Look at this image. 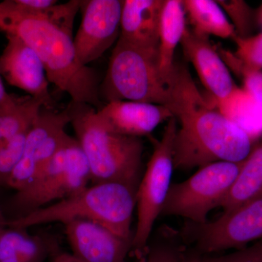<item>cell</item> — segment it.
<instances>
[{
	"mask_svg": "<svg viewBox=\"0 0 262 262\" xmlns=\"http://www.w3.org/2000/svg\"><path fill=\"white\" fill-rule=\"evenodd\" d=\"M258 20L262 25V5L261 8H259V10H258Z\"/></svg>",
	"mask_w": 262,
	"mask_h": 262,
	"instance_id": "32",
	"label": "cell"
},
{
	"mask_svg": "<svg viewBox=\"0 0 262 262\" xmlns=\"http://www.w3.org/2000/svg\"><path fill=\"white\" fill-rule=\"evenodd\" d=\"M70 121L67 108L62 111L44 106L41 108L27 134L23 154L10 177L8 187L18 192L32 184L61 146Z\"/></svg>",
	"mask_w": 262,
	"mask_h": 262,
	"instance_id": "10",
	"label": "cell"
},
{
	"mask_svg": "<svg viewBox=\"0 0 262 262\" xmlns=\"http://www.w3.org/2000/svg\"><path fill=\"white\" fill-rule=\"evenodd\" d=\"M53 248L26 229L8 227L0 236V262H44Z\"/></svg>",
	"mask_w": 262,
	"mask_h": 262,
	"instance_id": "20",
	"label": "cell"
},
{
	"mask_svg": "<svg viewBox=\"0 0 262 262\" xmlns=\"http://www.w3.org/2000/svg\"><path fill=\"white\" fill-rule=\"evenodd\" d=\"M72 127L87 158L91 182H117L137 191L141 180L142 139L106 130L91 105L71 101L67 106Z\"/></svg>",
	"mask_w": 262,
	"mask_h": 262,
	"instance_id": "3",
	"label": "cell"
},
{
	"mask_svg": "<svg viewBox=\"0 0 262 262\" xmlns=\"http://www.w3.org/2000/svg\"><path fill=\"white\" fill-rule=\"evenodd\" d=\"M242 163L210 164L187 180L171 184L160 215L182 217L195 225L206 223L208 213L220 207L232 187Z\"/></svg>",
	"mask_w": 262,
	"mask_h": 262,
	"instance_id": "8",
	"label": "cell"
},
{
	"mask_svg": "<svg viewBox=\"0 0 262 262\" xmlns=\"http://www.w3.org/2000/svg\"><path fill=\"white\" fill-rule=\"evenodd\" d=\"M262 195V141L253 146L243 161L238 174L220 204L223 212Z\"/></svg>",
	"mask_w": 262,
	"mask_h": 262,
	"instance_id": "18",
	"label": "cell"
},
{
	"mask_svg": "<svg viewBox=\"0 0 262 262\" xmlns=\"http://www.w3.org/2000/svg\"><path fill=\"white\" fill-rule=\"evenodd\" d=\"M169 253H170V251L165 249V248L164 249L163 248L162 249H157L156 251L150 253L149 256L144 262H163Z\"/></svg>",
	"mask_w": 262,
	"mask_h": 262,
	"instance_id": "28",
	"label": "cell"
},
{
	"mask_svg": "<svg viewBox=\"0 0 262 262\" xmlns=\"http://www.w3.org/2000/svg\"><path fill=\"white\" fill-rule=\"evenodd\" d=\"M43 106L32 96L16 95L11 102L0 106V146L28 132Z\"/></svg>",
	"mask_w": 262,
	"mask_h": 262,
	"instance_id": "21",
	"label": "cell"
},
{
	"mask_svg": "<svg viewBox=\"0 0 262 262\" xmlns=\"http://www.w3.org/2000/svg\"><path fill=\"white\" fill-rule=\"evenodd\" d=\"M164 1H123L120 38L138 47L158 50L160 15Z\"/></svg>",
	"mask_w": 262,
	"mask_h": 262,
	"instance_id": "16",
	"label": "cell"
},
{
	"mask_svg": "<svg viewBox=\"0 0 262 262\" xmlns=\"http://www.w3.org/2000/svg\"><path fill=\"white\" fill-rule=\"evenodd\" d=\"M237 46L234 55L248 68L262 70V33L256 36L242 38L237 35L233 38Z\"/></svg>",
	"mask_w": 262,
	"mask_h": 262,
	"instance_id": "26",
	"label": "cell"
},
{
	"mask_svg": "<svg viewBox=\"0 0 262 262\" xmlns=\"http://www.w3.org/2000/svg\"><path fill=\"white\" fill-rule=\"evenodd\" d=\"M167 106L179 120L174 169L189 170L218 162L239 163L253 147L250 136L203 97L189 70L175 64Z\"/></svg>",
	"mask_w": 262,
	"mask_h": 262,
	"instance_id": "1",
	"label": "cell"
},
{
	"mask_svg": "<svg viewBox=\"0 0 262 262\" xmlns=\"http://www.w3.org/2000/svg\"><path fill=\"white\" fill-rule=\"evenodd\" d=\"M185 15L182 1H164L160 15L158 55L160 71L168 83L175 67L176 50L187 29Z\"/></svg>",
	"mask_w": 262,
	"mask_h": 262,
	"instance_id": "17",
	"label": "cell"
},
{
	"mask_svg": "<svg viewBox=\"0 0 262 262\" xmlns=\"http://www.w3.org/2000/svg\"><path fill=\"white\" fill-rule=\"evenodd\" d=\"M181 262H183V261H181Z\"/></svg>",
	"mask_w": 262,
	"mask_h": 262,
	"instance_id": "33",
	"label": "cell"
},
{
	"mask_svg": "<svg viewBox=\"0 0 262 262\" xmlns=\"http://www.w3.org/2000/svg\"><path fill=\"white\" fill-rule=\"evenodd\" d=\"M232 21L236 35L250 37L254 22V13L249 5L243 0H220L216 1Z\"/></svg>",
	"mask_w": 262,
	"mask_h": 262,
	"instance_id": "24",
	"label": "cell"
},
{
	"mask_svg": "<svg viewBox=\"0 0 262 262\" xmlns=\"http://www.w3.org/2000/svg\"><path fill=\"white\" fill-rule=\"evenodd\" d=\"M96 115L106 130L139 138L151 134L162 122L174 117L166 106L130 101L106 103Z\"/></svg>",
	"mask_w": 262,
	"mask_h": 262,
	"instance_id": "14",
	"label": "cell"
},
{
	"mask_svg": "<svg viewBox=\"0 0 262 262\" xmlns=\"http://www.w3.org/2000/svg\"><path fill=\"white\" fill-rule=\"evenodd\" d=\"M228 68L242 79L244 89L262 106V72L248 68L234 53L219 46L215 47Z\"/></svg>",
	"mask_w": 262,
	"mask_h": 262,
	"instance_id": "23",
	"label": "cell"
},
{
	"mask_svg": "<svg viewBox=\"0 0 262 262\" xmlns=\"http://www.w3.org/2000/svg\"><path fill=\"white\" fill-rule=\"evenodd\" d=\"M185 14L198 34L223 39L236 36L235 30L216 1L211 0H183Z\"/></svg>",
	"mask_w": 262,
	"mask_h": 262,
	"instance_id": "22",
	"label": "cell"
},
{
	"mask_svg": "<svg viewBox=\"0 0 262 262\" xmlns=\"http://www.w3.org/2000/svg\"><path fill=\"white\" fill-rule=\"evenodd\" d=\"M7 45L0 56V75L10 85L23 90L42 101L44 107L56 110L49 91L46 69L40 58L20 38L6 35Z\"/></svg>",
	"mask_w": 262,
	"mask_h": 262,
	"instance_id": "12",
	"label": "cell"
},
{
	"mask_svg": "<svg viewBox=\"0 0 262 262\" xmlns=\"http://www.w3.org/2000/svg\"><path fill=\"white\" fill-rule=\"evenodd\" d=\"M7 227H8V220H5L3 211H2L1 207H0V236L7 229Z\"/></svg>",
	"mask_w": 262,
	"mask_h": 262,
	"instance_id": "30",
	"label": "cell"
},
{
	"mask_svg": "<svg viewBox=\"0 0 262 262\" xmlns=\"http://www.w3.org/2000/svg\"><path fill=\"white\" fill-rule=\"evenodd\" d=\"M136 189L117 182H102L86 187L75 195L8 221V227L26 229L44 224L91 221L132 243Z\"/></svg>",
	"mask_w": 262,
	"mask_h": 262,
	"instance_id": "4",
	"label": "cell"
},
{
	"mask_svg": "<svg viewBox=\"0 0 262 262\" xmlns=\"http://www.w3.org/2000/svg\"><path fill=\"white\" fill-rule=\"evenodd\" d=\"M199 262H262V239L228 254L206 256Z\"/></svg>",
	"mask_w": 262,
	"mask_h": 262,
	"instance_id": "27",
	"label": "cell"
},
{
	"mask_svg": "<svg viewBox=\"0 0 262 262\" xmlns=\"http://www.w3.org/2000/svg\"><path fill=\"white\" fill-rule=\"evenodd\" d=\"M73 256L79 262H125L132 243L103 225L77 220L65 224Z\"/></svg>",
	"mask_w": 262,
	"mask_h": 262,
	"instance_id": "13",
	"label": "cell"
},
{
	"mask_svg": "<svg viewBox=\"0 0 262 262\" xmlns=\"http://www.w3.org/2000/svg\"><path fill=\"white\" fill-rule=\"evenodd\" d=\"M28 132L0 146V186L2 187H8L10 177L23 154Z\"/></svg>",
	"mask_w": 262,
	"mask_h": 262,
	"instance_id": "25",
	"label": "cell"
},
{
	"mask_svg": "<svg viewBox=\"0 0 262 262\" xmlns=\"http://www.w3.org/2000/svg\"><path fill=\"white\" fill-rule=\"evenodd\" d=\"M13 96H14V94H10L7 92L3 80H2L1 75H0V106H4V105L11 102Z\"/></svg>",
	"mask_w": 262,
	"mask_h": 262,
	"instance_id": "29",
	"label": "cell"
},
{
	"mask_svg": "<svg viewBox=\"0 0 262 262\" xmlns=\"http://www.w3.org/2000/svg\"><path fill=\"white\" fill-rule=\"evenodd\" d=\"M163 262H181L179 261L175 257V255L173 254L171 252L169 253L167 257L164 260Z\"/></svg>",
	"mask_w": 262,
	"mask_h": 262,
	"instance_id": "31",
	"label": "cell"
},
{
	"mask_svg": "<svg viewBox=\"0 0 262 262\" xmlns=\"http://www.w3.org/2000/svg\"><path fill=\"white\" fill-rule=\"evenodd\" d=\"M177 127V120L172 117L165 127L163 137L155 143L154 151L136 191L137 223L133 235L131 251L139 258L146 253L153 227L161 215L171 185L173 144Z\"/></svg>",
	"mask_w": 262,
	"mask_h": 262,
	"instance_id": "7",
	"label": "cell"
},
{
	"mask_svg": "<svg viewBox=\"0 0 262 262\" xmlns=\"http://www.w3.org/2000/svg\"><path fill=\"white\" fill-rule=\"evenodd\" d=\"M0 31L20 38L42 61L48 80L70 95L72 101L91 105L96 111L106 103L100 98L96 71L79 61L72 34L47 19L27 13L15 3H0Z\"/></svg>",
	"mask_w": 262,
	"mask_h": 262,
	"instance_id": "2",
	"label": "cell"
},
{
	"mask_svg": "<svg viewBox=\"0 0 262 262\" xmlns=\"http://www.w3.org/2000/svg\"><path fill=\"white\" fill-rule=\"evenodd\" d=\"M181 44L184 56L194 66L200 80L211 94L213 101L228 97L237 86L208 37L187 27Z\"/></svg>",
	"mask_w": 262,
	"mask_h": 262,
	"instance_id": "15",
	"label": "cell"
},
{
	"mask_svg": "<svg viewBox=\"0 0 262 262\" xmlns=\"http://www.w3.org/2000/svg\"><path fill=\"white\" fill-rule=\"evenodd\" d=\"M99 94L106 103L130 101L167 107L169 83L160 71L158 50L138 47L119 37L100 84Z\"/></svg>",
	"mask_w": 262,
	"mask_h": 262,
	"instance_id": "5",
	"label": "cell"
},
{
	"mask_svg": "<svg viewBox=\"0 0 262 262\" xmlns=\"http://www.w3.org/2000/svg\"><path fill=\"white\" fill-rule=\"evenodd\" d=\"M90 182L91 170L83 150L77 139L67 134L32 184L16 192L13 203L22 216L75 195L89 187Z\"/></svg>",
	"mask_w": 262,
	"mask_h": 262,
	"instance_id": "6",
	"label": "cell"
},
{
	"mask_svg": "<svg viewBox=\"0 0 262 262\" xmlns=\"http://www.w3.org/2000/svg\"><path fill=\"white\" fill-rule=\"evenodd\" d=\"M186 234L199 251L214 253L242 249L262 239V195L223 212L213 222L189 223Z\"/></svg>",
	"mask_w": 262,
	"mask_h": 262,
	"instance_id": "9",
	"label": "cell"
},
{
	"mask_svg": "<svg viewBox=\"0 0 262 262\" xmlns=\"http://www.w3.org/2000/svg\"><path fill=\"white\" fill-rule=\"evenodd\" d=\"M244 130L255 142L262 136V106L244 89L237 87L228 97L211 103Z\"/></svg>",
	"mask_w": 262,
	"mask_h": 262,
	"instance_id": "19",
	"label": "cell"
},
{
	"mask_svg": "<svg viewBox=\"0 0 262 262\" xmlns=\"http://www.w3.org/2000/svg\"><path fill=\"white\" fill-rule=\"evenodd\" d=\"M122 5L123 1L120 0L81 1L82 22L74 46L82 65L97 60L118 40Z\"/></svg>",
	"mask_w": 262,
	"mask_h": 262,
	"instance_id": "11",
	"label": "cell"
}]
</instances>
